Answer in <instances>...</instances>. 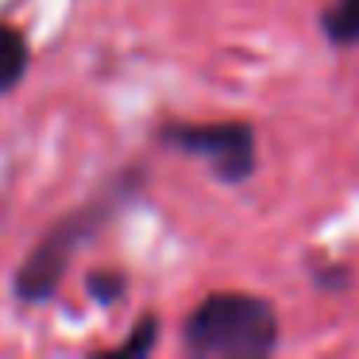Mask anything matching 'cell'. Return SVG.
<instances>
[{
    "mask_svg": "<svg viewBox=\"0 0 359 359\" xmlns=\"http://www.w3.org/2000/svg\"><path fill=\"white\" fill-rule=\"evenodd\" d=\"M155 140L166 151L201 158L220 186H243L259 166V135L248 120H166Z\"/></svg>",
    "mask_w": 359,
    "mask_h": 359,
    "instance_id": "cell-3",
    "label": "cell"
},
{
    "mask_svg": "<svg viewBox=\"0 0 359 359\" xmlns=\"http://www.w3.org/2000/svg\"><path fill=\"white\" fill-rule=\"evenodd\" d=\"M135 182H140V170H128L124 178L104 189L97 201L66 212L62 220H55V224L39 236V243L27 251V259L20 263L16 278H12V294H16L20 305H47L50 297L58 294V286H62V278H66V266L74 263V255H78L86 243L97 240V232L112 220V212H116L120 205H128V197H132L128 189H132Z\"/></svg>",
    "mask_w": 359,
    "mask_h": 359,
    "instance_id": "cell-2",
    "label": "cell"
},
{
    "mask_svg": "<svg viewBox=\"0 0 359 359\" xmlns=\"http://www.w3.org/2000/svg\"><path fill=\"white\" fill-rule=\"evenodd\" d=\"M317 27L332 50L359 47V0H328L317 16Z\"/></svg>",
    "mask_w": 359,
    "mask_h": 359,
    "instance_id": "cell-4",
    "label": "cell"
},
{
    "mask_svg": "<svg viewBox=\"0 0 359 359\" xmlns=\"http://www.w3.org/2000/svg\"><path fill=\"white\" fill-rule=\"evenodd\" d=\"M128 290H132V282H128L124 271H112V266H104V271H89V274H86V294L93 297L97 305H104V309H112V305L124 302Z\"/></svg>",
    "mask_w": 359,
    "mask_h": 359,
    "instance_id": "cell-6",
    "label": "cell"
},
{
    "mask_svg": "<svg viewBox=\"0 0 359 359\" xmlns=\"http://www.w3.org/2000/svg\"><path fill=\"white\" fill-rule=\"evenodd\" d=\"M27 66H32L27 35L20 32L16 24H4V20H0V97L12 93V89L27 78Z\"/></svg>",
    "mask_w": 359,
    "mask_h": 359,
    "instance_id": "cell-5",
    "label": "cell"
},
{
    "mask_svg": "<svg viewBox=\"0 0 359 359\" xmlns=\"http://www.w3.org/2000/svg\"><path fill=\"white\" fill-rule=\"evenodd\" d=\"M158 332H163V328H158V317H155V313H143L140 325L128 332V340L116 344L109 355H116V359H143V355H151L155 344H158Z\"/></svg>",
    "mask_w": 359,
    "mask_h": 359,
    "instance_id": "cell-7",
    "label": "cell"
},
{
    "mask_svg": "<svg viewBox=\"0 0 359 359\" xmlns=\"http://www.w3.org/2000/svg\"><path fill=\"white\" fill-rule=\"evenodd\" d=\"M278 340V309L248 290H212L182 320V348L194 359H263Z\"/></svg>",
    "mask_w": 359,
    "mask_h": 359,
    "instance_id": "cell-1",
    "label": "cell"
},
{
    "mask_svg": "<svg viewBox=\"0 0 359 359\" xmlns=\"http://www.w3.org/2000/svg\"><path fill=\"white\" fill-rule=\"evenodd\" d=\"M313 274V286L320 290V294H344V290L355 282V274H351L348 263H336V259H320L317 266H309Z\"/></svg>",
    "mask_w": 359,
    "mask_h": 359,
    "instance_id": "cell-8",
    "label": "cell"
}]
</instances>
